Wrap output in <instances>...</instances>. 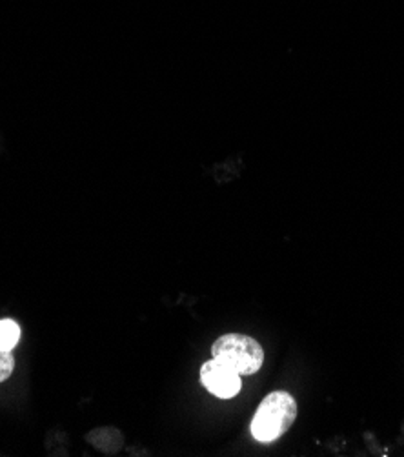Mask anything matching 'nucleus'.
<instances>
[{"instance_id":"nucleus-1","label":"nucleus","mask_w":404,"mask_h":457,"mask_svg":"<svg viewBox=\"0 0 404 457\" xmlns=\"http://www.w3.org/2000/svg\"><path fill=\"white\" fill-rule=\"evenodd\" d=\"M299 414L295 397L290 392L275 390L261 401L249 424L251 435L258 443H273L288 434Z\"/></svg>"},{"instance_id":"nucleus-2","label":"nucleus","mask_w":404,"mask_h":457,"mask_svg":"<svg viewBox=\"0 0 404 457\" xmlns=\"http://www.w3.org/2000/svg\"><path fill=\"white\" fill-rule=\"evenodd\" d=\"M213 357L231 366L240 375H254L264 364V350L246 334H224L213 343Z\"/></svg>"},{"instance_id":"nucleus-3","label":"nucleus","mask_w":404,"mask_h":457,"mask_svg":"<svg viewBox=\"0 0 404 457\" xmlns=\"http://www.w3.org/2000/svg\"><path fill=\"white\" fill-rule=\"evenodd\" d=\"M242 375L219 359H210L201 366V382L212 396L219 399H233L242 388Z\"/></svg>"},{"instance_id":"nucleus-4","label":"nucleus","mask_w":404,"mask_h":457,"mask_svg":"<svg viewBox=\"0 0 404 457\" xmlns=\"http://www.w3.org/2000/svg\"><path fill=\"white\" fill-rule=\"evenodd\" d=\"M121 432H117L115 428H97L93 430V432H90L88 434V443L93 444L97 450H102V452H111V447H109L108 443H111L113 447H115V450H118V448L123 447V439H115L113 441V435H118Z\"/></svg>"},{"instance_id":"nucleus-5","label":"nucleus","mask_w":404,"mask_h":457,"mask_svg":"<svg viewBox=\"0 0 404 457\" xmlns=\"http://www.w3.org/2000/svg\"><path fill=\"white\" fill-rule=\"evenodd\" d=\"M20 341V326L13 319H0V348L13 350Z\"/></svg>"},{"instance_id":"nucleus-6","label":"nucleus","mask_w":404,"mask_h":457,"mask_svg":"<svg viewBox=\"0 0 404 457\" xmlns=\"http://www.w3.org/2000/svg\"><path fill=\"white\" fill-rule=\"evenodd\" d=\"M15 370V357L11 354V350L0 348V382H4L6 379H10V375Z\"/></svg>"}]
</instances>
